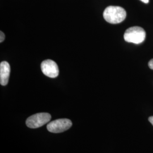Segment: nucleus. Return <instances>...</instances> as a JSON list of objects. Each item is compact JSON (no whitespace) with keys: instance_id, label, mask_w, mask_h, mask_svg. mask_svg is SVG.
I'll use <instances>...</instances> for the list:
<instances>
[{"instance_id":"nucleus-5","label":"nucleus","mask_w":153,"mask_h":153,"mask_svg":"<svg viewBox=\"0 0 153 153\" xmlns=\"http://www.w3.org/2000/svg\"><path fill=\"white\" fill-rule=\"evenodd\" d=\"M41 69L44 75L50 78L58 76L59 69L57 64L51 60H44L41 64Z\"/></svg>"},{"instance_id":"nucleus-3","label":"nucleus","mask_w":153,"mask_h":153,"mask_svg":"<svg viewBox=\"0 0 153 153\" xmlns=\"http://www.w3.org/2000/svg\"><path fill=\"white\" fill-rule=\"evenodd\" d=\"M51 119V116L48 113H38L30 116L26 120V125L30 128L35 129L46 124Z\"/></svg>"},{"instance_id":"nucleus-6","label":"nucleus","mask_w":153,"mask_h":153,"mask_svg":"<svg viewBox=\"0 0 153 153\" xmlns=\"http://www.w3.org/2000/svg\"><path fill=\"white\" fill-rule=\"evenodd\" d=\"M10 73V66L6 61H2L0 64V83L5 86L9 82Z\"/></svg>"},{"instance_id":"nucleus-7","label":"nucleus","mask_w":153,"mask_h":153,"mask_svg":"<svg viewBox=\"0 0 153 153\" xmlns=\"http://www.w3.org/2000/svg\"><path fill=\"white\" fill-rule=\"evenodd\" d=\"M5 38V34L4 33H2V31L0 32V42L2 43V42H4V39Z\"/></svg>"},{"instance_id":"nucleus-1","label":"nucleus","mask_w":153,"mask_h":153,"mask_svg":"<svg viewBox=\"0 0 153 153\" xmlns=\"http://www.w3.org/2000/svg\"><path fill=\"white\" fill-rule=\"evenodd\" d=\"M126 16V10L120 6H109L103 12L104 19L111 24H118L124 21Z\"/></svg>"},{"instance_id":"nucleus-8","label":"nucleus","mask_w":153,"mask_h":153,"mask_svg":"<svg viewBox=\"0 0 153 153\" xmlns=\"http://www.w3.org/2000/svg\"><path fill=\"white\" fill-rule=\"evenodd\" d=\"M148 65H149V68H150L151 69L153 70V59L149 61V63H148Z\"/></svg>"},{"instance_id":"nucleus-9","label":"nucleus","mask_w":153,"mask_h":153,"mask_svg":"<svg viewBox=\"0 0 153 153\" xmlns=\"http://www.w3.org/2000/svg\"><path fill=\"white\" fill-rule=\"evenodd\" d=\"M149 121L150 122V123L153 125V116H151L149 118Z\"/></svg>"},{"instance_id":"nucleus-2","label":"nucleus","mask_w":153,"mask_h":153,"mask_svg":"<svg viewBox=\"0 0 153 153\" xmlns=\"http://www.w3.org/2000/svg\"><path fill=\"white\" fill-rule=\"evenodd\" d=\"M146 38V32L143 28L138 26L129 28L124 35L125 41L134 44H141Z\"/></svg>"},{"instance_id":"nucleus-10","label":"nucleus","mask_w":153,"mask_h":153,"mask_svg":"<svg viewBox=\"0 0 153 153\" xmlns=\"http://www.w3.org/2000/svg\"><path fill=\"white\" fill-rule=\"evenodd\" d=\"M140 1L145 4H148L149 2V0H140Z\"/></svg>"},{"instance_id":"nucleus-4","label":"nucleus","mask_w":153,"mask_h":153,"mask_svg":"<svg viewBox=\"0 0 153 153\" xmlns=\"http://www.w3.org/2000/svg\"><path fill=\"white\" fill-rule=\"evenodd\" d=\"M72 123L67 119H60L52 121L47 126L48 131L54 133H59L66 131L71 128Z\"/></svg>"}]
</instances>
